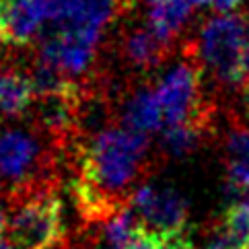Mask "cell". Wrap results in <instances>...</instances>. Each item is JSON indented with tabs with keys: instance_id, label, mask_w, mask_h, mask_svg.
I'll use <instances>...</instances> for the list:
<instances>
[{
	"instance_id": "30bf717a",
	"label": "cell",
	"mask_w": 249,
	"mask_h": 249,
	"mask_svg": "<svg viewBox=\"0 0 249 249\" xmlns=\"http://www.w3.org/2000/svg\"><path fill=\"white\" fill-rule=\"evenodd\" d=\"M169 46L171 43L163 41L155 33V29L146 25V27L132 29L126 35V39H124V56L138 68H155L165 60Z\"/></svg>"
},
{
	"instance_id": "f1b7e54d",
	"label": "cell",
	"mask_w": 249,
	"mask_h": 249,
	"mask_svg": "<svg viewBox=\"0 0 249 249\" xmlns=\"http://www.w3.org/2000/svg\"><path fill=\"white\" fill-rule=\"evenodd\" d=\"M247 249H249V241H247Z\"/></svg>"
},
{
	"instance_id": "7c38bea8",
	"label": "cell",
	"mask_w": 249,
	"mask_h": 249,
	"mask_svg": "<svg viewBox=\"0 0 249 249\" xmlns=\"http://www.w3.org/2000/svg\"><path fill=\"white\" fill-rule=\"evenodd\" d=\"M35 97L31 78L11 68L0 70V113L19 115L27 111Z\"/></svg>"
},
{
	"instance_id": "2e32d148",
	"label": "cell",
	"mask_w": 249,
	"mask_h": 249,
	"mask_svg": "<svg viewBox=\"0 0 249 249\" xmlns=\"http://www.w3.org/2000/svg\"><path fill=\"white\" fill-rule=\"evenodd\" d=\"M220 220H222V225H225L239 241H243L247 247V241H249V202L229 206Z\"/></svg>"
},
{
	"instance_id": "83f0119b",
	"label": "cell",
	"mask_w": 249,
	"mask_h": 249,
	"mask_svg": "<svg viewBox=\"0 0 249 249\" xmlns=\"http://www.w3.org/2000/svg\"><path fill=\"white\" fill-rule=\"evenodd\" d=\"M2 202H8V200H6V196H4V192H2V190H0V204H2Z\"/></svg>"
},
{
	"instance_id": "9c48e42d",
	"label": "cell",
	"mask_w": 249,
	"mask_h": 249,
	"mask_svg": "<svg viewBox=\"0 0 249 249\" xmlns=\"http://www.w3.org/2000/svg\"><path fill=\"white\" fill-rule=\"evenodd\" d=\"M81 111V95L78 89L66 93L39 95L35 99V120L39 126L56 136H66L74 128Z\"/></svg>"
},
{
	"instance_id": "6da1fadb",
	"label": "cell",
	"mask_w": 249,
	"mask_h": 249,
	"mask_svg": "<svg viewBox=\"0 0 249 249\" xmlns=\"http://www.w3.org/2000/svg\"><path fill=\"white\" fill-rule=\"evenodd\" d=\"M148 140L124 128L101 130L81 150V177L74 181V198L85 220L103 225L132 204V188L146 169Z\"/></svg>"
},
{
	"instance_id": "d6986e66",
	"label": "cell",
	"mask_w": 249,
	"mask_h": 249,
	"mask_svg": "<svg viewBox=\"0 0 249 249\" xmlns=\"http://www.w3.org/2000/svg\"><path fill=\"white\" fill-rule=\"evenodd\" d=\"M159 249H198V247H196L194 239L190 237L188 231H179V233L163 235Z\"/></svg>"
},
{
	"instance_id": "e0dca14e",
	"label": "cell",
	"mask_w": 249,
	"mask_h": 249,
	"mask_svg": "<svg viewBox=\"0 0 249 249\" xmlns=\"http://www.w3.org/2000/svg\"><path fill=\"white\" fill-rule=\"evenodd\" d=\"M227 163H247L249 161V128L247 126H233L227 136Z\"/></svg>"
},
{
	"instance_id": "d4e9b609",
	"label": "cell",
	"mask_w": 249,
	"mask_h": 249,
	"mask_svg": "<svg viewBox=\"0 0 249 249\" xmlns=\"http://www.w3.org/2000/svg\"><path fill=\"white\" fill-rule=\"evenodd\" d=\"M54 249H91V247H89V245H68L64 239H62V241H60Z\"/></svg>"
},
{
	"instance_id": "603a6c76",
	"label": "cell",
	"mask_w": 249,
	"mask_h": 249,
	"mask_svg": "<svg viewBox=\"0 0 249 249\" xmlns=\"http://www.w3.org/2000/svg\"><path fill=\"white\" fill-rule=\"evenodd\" d=\"M249 81V41H247V48H245V54H243V85Z\"/></svg>"
},
{
	"instance_id": "ffe728a7",
	"label": "cell",
	"mask_w": 249,
	"mask_h": 249,
	"mask_svg": "<svg viewBox=\"0 0 249 249\" xmlns=\"http://www.w3.org/2000/svg\"><path fill=\"white\" fill-rule=\"evenodd\" d=\"M159 245H161V237L155 235L153 231L140 227L138 233L132 237V241L128 243L126 249H159Z\"/></svg>"
},
{
	"instance_id": "8992f818",
	"label": "cell",
	"mask_w": 249,
	"mask_h": 249,
	"mask_svg": "<svg viewBox=\"0 0 249 249\" xmlns=\"http://www.w3.org/2000/svg\"><path fill=\"white\" fill-rule=\"evenodd\" d=\"M132 210L136 212L140 225L155 235H171L185 231L188 202L173 188H153L140 185L132 198Z\"/></svg>"
},
{
	"instance_id": "277c9868",
	"label": "cell",
	"mask_w": 249,
	"mask_h": 249,
	"mask_svg": "<svg viewBox=\"0 0 249 249\" xmlns=\"http://www.w3.org/2000/svg\"><path fill=\"white\" fill-rule=\"evenodd\" d=\"M48 167V155L29 132L19 128L0 130V190L8 204L35 190L52 188L43 169Z\"/></svg>"
},
{
	"instance_id": "4316f807",
	"label": "cell",
	"mask_w": 249,
	"mask_h": 249,
	"mask_svg": "<svg viewBox=\"0 0 249 249\" xmlns=\"http://www.w3.org/2000/svg\"><path fill=\"white\" fill-rule=\"evenodd\" d=\"M243 91H245V95H247V99H249V81L243 85Z\"/></svg>"
},
{
	"instance_id": "7402d4cb",
	"label": "cell",
	"mask_w": 249,
	"mask_h": 249,
	"mask_svg": "<svg viewBox=\"0 0 249 249\" xmlns=\"http://www.w3.org/2000/svg\"><path fill=\"white\" fill-rule=\"evenodd\" d=\"M192 2L194 4H208L214 8L218 15H231L243 0H192Z\"/></svg>"
},
{
	"instance_id": "cb8c5ba5",
	"label": "cell",
	"mask_w": 249,
	"mask_h": 249,
	"mask_svg": "<svg viewBox=\"0 0 249 249\" xmlns=\"http://www.w3.org/2000/svg\"><path fill=\"white\" fill-rule=\"evenodd\" d=\"M6 229H8V218L2 210H0V239L6 237Z\"/></svg>"
},
{
	"instance_id": "3957f363",
	"label": "cell",
	"mask_w": 249,
	"mask_h": 249,
	"mask_svg": "<svg viewBox=\"0 0 249 249\" xmlns=\"http://www.w3.org/2000/svg\"><path fill=\"white\" fill-rule=\"evenodd\" d=\"M247 41L249 21L243 15H216L202 25L198 56L220 83L243 87Z\"/></svg>"
},
{
	"instance_id": "4fadbf2b",
	"label": "cell",
	"mask_w": 249,
	"mask_h": 249,
	"mask_svg": "<svg viewBox=\"0 0 249 249\" xmlns=\"http://www.w3.org/2000/svg\"><path fill=\"white\" fill-rule=\"evenodd\" d=\"M163 107L157 97V91L150 89H142V91L132 95L126 107V122L130 130L146 134V132H155L161 128L163 124Z\"/></svg>"
},
{
	"instance_id": "5b68a950",
	"label": "cell",
	"mask_w": 249,
	"mask_h": 249,
	"mask_svg": "<svg viewBox=\"0 0 249 249\" xmlns=\"http://www.w3.org/2000/svg\"><path fill=\"white\" fill-rule=\"evenodd\" d=\"M167 126H204L206 113L200 105V68L192 62H181L165 74L157 89Z\"/></svg>"
},
{
	"instance_id": "9a60e30c",
	"label": "cell",
	"mask_w": 249,
	"mask_h": 249,
	"mask_svg": "<svg viewBox=\"0 0 249 249\" xmlns=\"http://www.w3.org/2000/svg\"><path fill=\"white\" fill-rule=\"evenodd\" d=\"M200 126H192V124H183V126H167L165 134H163V142L167 150L175 157H181L185 153L196 146V142L200 138Z\"/></svg>"
},
{
	"instance_id": "484cf974",
	"label": "cell",
	"mask_w": 249,
	"mask_h": 249,
	"mask_svg": "<svg viewBox=\"0 0 249 249\" xmlns=\"http://www.w3.org/2000/svg\"><path fill=\"white\" fill-rule=\"evenodd\" d=\"M0 249H11V245H8V241H6V237L0 239Z\"/></svg>"
},
{
	"instance_id": "8fae6325",
	"label": "cell",
	"mask_w": 249,
	"mask_h": 249,
	"mask_svg": "<svg viewBox=\"0 0 249 249\" xmlns=\"http://www.w3.org/2000/svg\"><path fill=\"white\" fill-rule=\"evenodd\" d=\"M192 0H148V25L163 41L171 43L192 15Z\"/></svg>"
},
{
	"instance_id": "44dd1931",
	"label": "cell",
	"mask_w": 249,
	"mask_h": 249,
	"mask_svg": "<svg viewBox=\"0 0 249 249\" xmlns=\"http://www.w3.org/2000/svg\"><path fill=\"white\" fill-rule=\"evenodd\" d=\"M229 181L249 188V161L247 163H227Z\"/></svg>"
},
{
	"instance_id": "5bb4252c",
	"label": "cell",
	"mask_w": 249,
	"mask_h": 249,
	"mask_svg": "<svg viewBox=\"0 0 249 249\" xmlns=\"http://www.w3.org/2000/svg\"><path fill=\"white\" fill-rule=\"evenodd\" d=\"M126 6H128V0H85L81 13L76 15V19L70 23L68 27L85 29V31L99 35V31L105 25Z\"/></svg>"
},
{
	"instance_id": "52a82bcc",
	"label": "cell",
	"mask_w": 249,
	"mask_h": 249,
	"mask_svg": "<svg viewBox=\"0 0 249 249\" xmlns=\"http://www.w3.org/2000/svg\"><path fill=\"white\" fill-rule=\"evenodd\" d=\"M97 39H99L97 33L64 27L56 35H52L50 39L43 41L39 52V58H41L39 62L58 68L64 74H78L91 64V60L95 56Z\"/></svg>"
},
{
	"instance_id": "ba28073f",
	"label": "cell",
	"mask_w": 249,
	"mask_h": 249,
	"mask_svg": "<svg viewBox=\"0 0 249 249\" xmlns=\"http://www.w3.org/2000/svg\"><path fill=\"white\" fill-rule=\"evenodd\" d=\"M48 21L46 0H0V41L25 46Z\"/></svg>"
},
{
	"instance_id": "7a4b0ae2",
	"label": "cell",
	"mask_w": 249,
	"mask_h": 249,
	"mask_svg": "<svg viewBox=\"0 0 249 249\" xmlns=\"http://www.w3.org/2000/svg\"><path fill=\"white\" fill-rule=\"evenodd\" d=\"M6 241L11 249H54L62 239V202L52 188L11 202Z\"/></svg>"
},
{
	"instance_id": "ac0fdd59",
	"label": "cell",
	"mask_w": 249,
	"mask_h": 249,
	"mask_svg": "<svg viewBox=\"0 0 249 249\" xmlns=\"http://www.w3.org/2000/svg\"><path fill=\"white\" fill-rule=\"evenodd\" d=\"M85 0H46L48 6V21L68 27L70 23L76 19V15L81 13Z\"/></svg>"
}]
</instances>
